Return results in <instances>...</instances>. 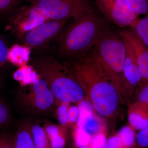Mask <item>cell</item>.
I'll use <instances>...</instances> for the list:
<instances>
[{
    "label": "cell",
    "mask_w": 148,
    "mask_h": 148,
    "mask_svg": "<svg viewBox=\"0 0 148 148\" xmlns=\"http://www.w3.org/2000/svg\"><path fill=\"white\" fill-rule=\"evenodd\" d=\"M30 50L26 46L15 45L8 49V61L17 66L25 64L29 60Z\"/></svg>",
    "instance_id": "9a60e30c"
},
{
    "label": "cell",
    "mask_w": 148,
    "mask_h": 148,
    "mask_svg": "<svg viewBox=\"0 0 148 148\" xmlns=\"http://www.w3.org/2000/svg\"><path fill=\"white\" fill-rule=\"evenodd\" d=\"M106 27L92 9L74 18L58 36L59 56L73 59L86 53L95 45Z\"/></svg>",
    "instance_id": "7a4b0ae2"
},
{
    "label": "cell",
    "mask_w": 148,
    "mask_h": 148,
    "mask_svg": "<svg viewBox=\"0 0 148 148\" xmlns=\"http://www.w3.org/2000/svg\"><path fill=\"white\" fill-rule=\"evenodd\" d=\"M75 148H92L91 147H89V146H78L77 147Z\"/></svg>",
    "instance_id": "83f0119b"
},
{
    "label": "cell",
    "mask_w": 148,
    "mask_h": 148,
    "mask_svg": "<svg viewBox=\"0 0 148 148\" xmlns=\"http://www.w3.org/2000/svg\"><path fill=\"white\" fill-rule=\"evenodd\" d=\"M127 9L138 15L148 16V0H118Z\"/></svg>",
    "instance_id": "ac0fdd59"
},
{
    "label": "cell",
    "mask_w": 148,
    "mask_h": 148,
    "mask_svg": "<svg viewBox=\"0 0 148 148\" xmlns=\"http://www.w3.org/2000/svg\"><path fill=\"white\" fill-rule=\"evenodd\" d=\"M51 20L76 18L91 9L86 0H27Z\"/></svg>",
    "instance_id": "52a82bcc"
},
{
    "label": "cell",
    "mask_w": 148,
    "mask_h": 148,
    "mask_svg": "<svg viewBox=\"0 0 148 148\" xmlns=\"http://www.w3.org/2000/svg\"><path fill=\"white\" fill-rule=\"evenodd\" d=\"M103 148H144L136 144L132 146L125 145L118 135L111 137L107 140Z\"/></svg>",
    "instance_id": "ffe728a7"
},
{
    "label": "cell",
    "mask_w": 148,
    "mask_h": 148,
    "mask_svg": "<svg viewBox=\"0 0 148 148\" xmlns=\"http://www.w3.org/2000/svg\"><path fill=\"white\" fill-rule=\"evenodd\" d=\"M119 33L131 47L143 80L148 81V47L132 30Z\"/></svg>",
    "instance_id": "30bf717a"
},
{
    "label": "cell",
    "mask_w": 148,
    "mask_h": 148,
    "mask_svg": "<svg viewBox=\"0 0 148 148\" xmlns=\"http://www.w3.org/2000/svg\"><path fill=\"white\" fill-rule=\"evenodd\" d=\"M79 121L80 128L90 137L100 134L101 126L98 120L93 115L92 111L83 112L80 116Z\"/></svg>",
    "instance_id": "5bb4252c"
},
{
    "label": "cell",
    "mask_w": 148,
    "mask_h": 148,
    "mask_svg": "<svg viewBox=\"0 0 148 148\" xmlns=\"http://www.w3.org/2000/svg\"><path fill=\"white\" fill-rule=\"evenodd\" d=\"M1 77H0V87H1Z\"/></svg>",
    "instance_id": "f1b7e54d"
},
{
    "label": "cell",
    "mask_w": 148,
    "mask_h": 148,
    "mask_svg": "<svg viewBox=\"0 0 148 148\" xmlns=\"http://www.w3.org/2000/svg\"><path fill=\"white\" fill-rule=\"evenodd\" d=\"M0 148H14V137L8 133L0 134Z\"/></svg>",
    "instance_id": "cb8c5ba5"
},
{
    "label": "cell",
    "mask_w": 148,
    "mask_h": 148,
    "mask_svg": "<svg viewBox=\"0 0 148 148\" xmlns=\"http://www.w3.org/2000/svg\"><path fill=\"white\" fill-rule=\"evenodd\" d=\"M72 59L69 66L93 108L102 116H112L116 110L120 96L103 67L94 46L86 53Z\"/></svg>",
    "instance_id": "6da1fadb"
},
{
    "label": "cell",
    "mask_w": 148,
    "mask_h": 148,
    "mask_svg": "<svg viewBox=\"0 0 148 148\" xmlns=\"http://www.w3.org/2000/svg\"><path fill=\"white\" fill-rule=\"evenodd\" d=\"M32 65L58 101L77 103L82 100L84 91L70 66L61 64L51 56L37 58Z\"/></svg>",
    "instance_id": "3957f363"
},
{
    "label": "cell",
    "mask_w": 148,
    "mask_h": 148,
    "mask_svg": "<svg viewBox=\"0 0 148 148\" xmlns=\"http://www.w3.org/2000/svg\"><path fill=\"white\" fill-rule=\"evenodd\" d=\"M23 0H0V14L17 8Z\"/></svg>",
    "instance_id": "7402d4cb"
},
{
    "label": "cell",
    "mask_w": 148,
    "mask_h": 148,
    "mask_svg": "<svg viewBox=\"0 0 148 148\" xmlns=\"http://www.w3.org/2000/svg\"><path fill=\"white\" fill-rule=\"evenodd\" d=\"M55 98L45 82L40 78L34 80L27 89L21 90L17 95L18 103L29 113H45L52 108Z\"/></svg>",
    "instance_id": "5b68a950"
},
{
    "label": "cell",
    "mask_w": 148,
    "mask_h": 148,
    "mask_svg": "<svg viewBox=\"0 0 148 148\" xmlns=\"http://www.w3.org/2000/svg\"><path fill=\"white\" fill-rule=\"evenodd\" d=\"M94 46L103 67L120 96L125 92L127 95H132L134 90L127 84L123 74L125 43L119 33L106 27Z\"/></svg>",
    "instance_id": "277c9868"
},
{
    "label": "cell",
    "mask_w": 148,
    "mask_h": 148,
    "mask_svg": "<svg viewBox=\"0 0 148 148\" xmlns=\"http://www.w3.org/2000/svg\"><path fill=\"white\" fill-rule=\"evenodd\" d=\"M50 20L43 11L30 4L19 7L14 10L6 29L17 38H22L28 32Z\"/></svg>",
    "instance_id": "8992f818"
},
{
    "label": "cell",
    "mask_w": 148,
    "mask_h": 148,
    "mask_svg": "<svg viewBox=\"0 0 148 148\" xmlns=\"http://www.w3.org/2000/svg\"><path fill=\"white\" fill-rule=\"evenodd\" d=\"M8 49L4 41L0 37V65L8 61Z\"/></svg>",
    "instance_id": "484cf974"
},
{
    "label": "cell",
    "mask_w": 148,
    "mask_h": 148,
    "mask_svg": "<svg viewBox=\"0 0 148 148\" xmlns=\"http://www.w3.org/2000/svg\"><path fill=\"white\" fill-rule=\"evenodd\" d=\"M124 41L126 47V53L123 66V74L127 84L134 90L142 84L143 79L131 47L127 42Z\"/></svg>",
    "instance_id": "8fae6325"
},
{
    "label": "cell",
    "mask_w": 148,
    "mask_h": 148,
    "mask_svg": "<svg viewBox=\"0 0 148 148\" xmlns=\"http://www.w3.org/2000/svg\"><path fill=\"white\" fill-rule=\"evenodd\" d=\"M11 115L6 105L0 100V127L8 124L10 121Z\"/></svg>",
    "instance_id": "603a6c76"
},
{
    "label": "cell",
    "mask_w": 148,
    "mask_h": 148,
    "mask_svg": "<svg viewBox=\"0 0 148 148\" xmlns=\"http://www.w3.org/2000/svg\"><path fill=\"white\" fill-rule=\"evenodd\" d=\"M78 113V110L76 107H72L70 108L68 112L69 120L72 122L75 121L77 117Z\"/></svg>",
    "instance_id": "4316f807"
},
{
    "label": "cell",
    "mask_w": 148,
    "mask_h": 148,
    "mask_svg": "<svg viewBox=\"0 0 148 148\" xmlns=\"http://www.w3.org/2000/svg\"><path fill=\"white\" fill-rule=\"evenodd\" d=\"M136 102L148 105V81L143 80L136 88Z\"/></svg>",
    "instance_id": "44dd1931"
},
{
    "label": "cell",
    "mask_w": 148,
    "mask_h": 148,
    "mask_svg": "<svg viewBox=\"0 0 148 148\" xmlns=\"http://www.w3.org/2000/svg\"><path fill=\"white\" fill-rule=\"evenodd\" d=\"M14 148H35L32 138V124L24 121L19 125L14 136Z\"/></svg>",
    "instance_id": "4fadbf2b"
},
{
    "label": "cell",
    "mask_w": 148,
    "mask_h": 148,
    "mask_svg": "<svg viewBox=\"0 0 148 148\" xmlns=\"http://www.w3.org/2000/svg\"><path fill=\"white\" fill-rule=\"evenodd\" d=\"M136 141L142 147L148 148V127L140 130L136 134Z\"/></svg>",
    "instance_id": "d4e9b609"
},
{
    "label": "cell",
    "mask_w": 148,
    "mask_h": 148,
    "mask_svg": "<svg viewBox=\"0 0 148 148\" xmlns=\"http://www.w3.org/2000/svg\"><path fill=\"white\" fill-rule=\"evenodd\" d=\"M32 133L35 148H52L45 128L36 123L32 124Z\"/></svg>",
    "instance_id": "2e32d148"
},
{
    "label": "cell",
    "mask_w": 148,
    "mask_h": 148,
    "mask_svg": "<svg viewBox=\"0 0 148 148\" xmlns=\"http://www.w3.org/2000/svg\"><path fill=\"white\" fill-rule=\"evenodd\" d=\"M95 5L108 21L121 28L138 19L137 14L127 9L118 0H94Z\"/></svg>",
    "instance_id": "9c48e42d"
},
{
    "label": "cell",
    "mask_w": 148,
    "mask_h": 148,
    "mask_svg": "<svg viewBox=\"0 0 148 148\" xmlns=\"http://www.w3.org/2000/svg\"><path fill=\"white\" fill-rule=\"evenodd\" d=\"M119 136L123 143L127 146H132L137 144L136 141V134L134 129L131 127L125 126L119 133Z\"/></svg>",
    "instance_id": "d6986e66"
},
{
    "label": "cell",
    "mask_w": 148,
    "mask_h": 148,
    "mask_svg": "<svg viewBox=\"0 0 148 148\" xmlns=\"http://www.w3.org/2000/svg\"><path fill=\"white\" fill-rule=\"evenodd\" d=\"M128 115L131 127L136 130H142L148 127V105L135 102Z\"/></svg>",
    "instance_id": "7c38bea8"
},
{
    "label": "cell",
    "mask_w": 148,
    "mask_h": 148,
    "mask_svg": "<svg viewBox=\"0 0 148 148\" xmlns=\"http://www.w3.org/2000/svg\"><path fill=\"white\" fill-rule=\"evenodd\" d=\"M130 27L148 47V16L138 18L130 25Z\"/></svg>",
    "instance_id": "e0dca14e"
},
{
    "label": "cell",
    "mask_w": 148,
    "mask_h": 148,
    "mask_svg": "<svg viewBox=\"0 0 148 148\" xmlns=\"http://www.w3.org/2000/svg\"><path fill=\"white\" fill-rule=\"evenodd\" d=\"M68 19L46 22L26 34L23 37L22 42L31 49L42 47L58 36Z\"/></svg>",
    "instance_id": "ba28073f"
}]
</instances>
